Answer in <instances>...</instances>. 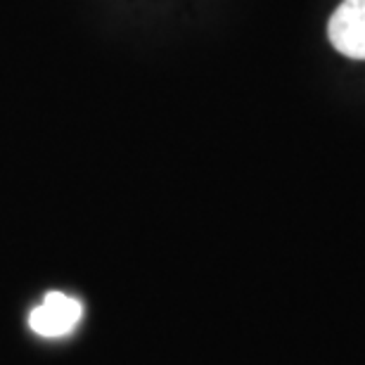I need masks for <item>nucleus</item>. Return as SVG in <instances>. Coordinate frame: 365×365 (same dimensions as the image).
<instances>
[{
  "label": "nucleus",
  "instance_id": "obj_2",
  "mask_svg": "<svg viewBox=\"0 0 365 365\" xmlns=\"http://www.w3.org/2000/svg\"><path fill=\"white\" fill-rule=\"evenodd\" d=\"M327 36L337 53L365 60V0H341L330 17Z\"/></svg>",
  "mask_w": 365,
  "mask_h": 365
},
{
  "label": "nucleus",
  "instance_id": "obj_1",
  "mask_svg": "<svg viewBox=\"0 0 365 365\" xmlns=\"http://www.w3.org/2000/svg\"><path fill=\"white\" fill-rule=\"evenodd\" d=\"M83 318V304L67 292H48L29 313V327L43 339H60L76 330Z\"/></svg>",
  "mask_w": 365,
  "mask_h": 365
}]
</instances>
